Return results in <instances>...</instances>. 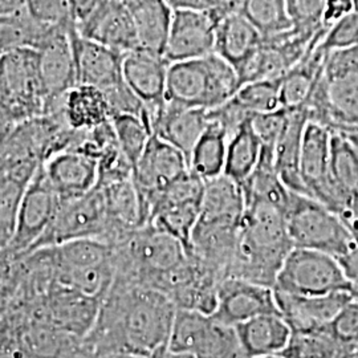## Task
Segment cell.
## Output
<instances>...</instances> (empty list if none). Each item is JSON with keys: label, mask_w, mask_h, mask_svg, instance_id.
Returning <instances> with one entry per match:
<instances>
[{"label": "cell", "mask_w": 358, "mask_h": 358, "mask_svg": "<svg viewBox=\"0 0 358 358\" xmlns=\"http://www.w3.org/2000/svg\"><path fill=\"white\" fill-rule=\"evenodd\" d=\"M355 13H358V0H355Z\"/></svg>", "instance_id": "56"}, {"label": "cell", "mask_w": 358, "mask_h": 358, "mask_svg": "<svg viewBox=\"0 0 358 358\" xmlns=\"http://www.w3.org/2000/svg\"><path fill=\"white\" fill-rule=\"evenodd\" d=\"M3 250H4V248L0 245V263H1V255H3Z\"/></svg>", "instance_id": "57"}, {"label": "cell", "mask_w": 358, "mask_h": 358, "mask_svg": "<svg viewBox=\"0 0 358 358\" xmlns=\"http://www.w3.org/2000/svg\"><path fill=\"white\" fill-rule=\"evenodd\" d=\"M0 103L19 122L45 113L47 96L35 48L19 47L0 55Z\"/></svg>", "instance_id": "9"}, {"label": "cell", "mask_w": 358, "mask_h": 358, "mask_svg": "<svg viewBox=\"0 0 358 358\" xmlns=\"http://www.w3.org/2000/svg\"><path fill=\"white\" fill-rule=\"evenodd\" d=\"M208 125L189 157V169L205 182L223 176L229 130L217 120L208 117Z\"/></svg>", "instance_id": "31"}, {"label": "cell", "mask_w": 358, "mask_h": 358, "mask_svg": "<svg viewBox=\"0 0 358 358\" xmlns=\"http://www.w3.org/2000/svg\"><path fill=\"white\" fill-rule=\"evenodd\" d=\"M282 77H273L247 83L230 99L231 103L245 115L273 112L280 105Z\"/></svg>", "instance_id": "36"}, {"label": "cell", "mask_w": 358, "mask_h": 358, "mask_svg": "<svg viewBox=\"0 0 358 358\" xmlns=\"http://www.w3.org/2000/svg\"><path fill=\"white\" fill-rule=\"evenodd\" d=\"M285 220L294 248L313 250L338 259L353 243L352 224L307 195L291 192Z\"/></svg>", "instance_id": "6"}, {"label": "cell", "mask_w": 358, "mask_h": 358, "mask_svg": "<svg viewBox=\"0 0 358 358\" xmlns=\"http://www.w3.org/2000/svg\"><path fill=\"white\" fill-rule=\"evenodd\" d=\"M294 248L282 208L259 199L245 201L236 254L227 278L272 288Z\"/></svg>", "instance_id": "2"}, {"label": "cell", "mask_w": 358, "mask_h": 358, "mask_svg": "<svg viewBox=\"0 0 358 358\" xmlns=\"http://www.w3.org/2000/svg\"><path fill=\"white\" fill-rule=\"evenodd\" d=\"M348 349L358 344V296L352 297L327 325L321 327Z\"/></svg>", "instance_id": "40"}, {"label": "cell", "mask_w": 358, "mask_h": 358, "mask_svg": "<svg viewBox=\"0 0 358 358\" xmlns=\"http://www.w3.org/2000/svg\"><path fill=\"white\" fill-rule=\"evenodd\" d=\"M217 23L206 10L173 11L165 59L171 64L214 53Z\"/></svg>", "instance_id": "16"}, {"label": "cell", "mask_w": 358, "mask_h": 358, "mask_svg": "<svg viewBox=\"0 0 358 358\" xmlns=\"http://www.w3.org/2000/svg\"><path fill=\"white\" fill-rule=\"evenodd\" d=\"M317 34L309 36L291 28L282 34L263 38L260 45L236 72L241 87L252 81L284 76L304 56Z\"/></svg>", "instance_id": "14"}, {"label": "cell", "mask_w": 358, "mask_h": 358, "mask_svg": "<svg viewBox=\"0 0 358 358\" xmlns=\"http://www.w3.org/2000/svg\"><path fill=\"white\" fill-rule=\"evenodd\" d=\"M243 358L278 356L288 345L292 329L280 313L262 315L235 327Z\"/></svg>", "instance_id": "26"}, {"label": "cell", "mask_w": 358, "mask_h": 358, "mask_svg": "<svg viewBox=\"0 0 358 358\" xmlns=\"http://www.w3.org/2000/svg\"><path fill=\"white\" fill-rule=\"evenodd\" d=\"M176 312L166 294L115 278L83 343L94 357L127 353L152 358L169 345Z\"/></svg>", "instance_id": "1"}, {"label": "cell", "mask_w": 358, "mask_h": 358, "mask_svg": "<svg viewBox=\"0 0 358 358\" xmlns=\"http://www.w3.org/2000/svg\"><path fill=\"white\" fill-rule=\"evenodd\" d=\"M189 170L187 158L177 148L155 134L150 137L131 174L141 201L145 226L149 224L155 201Z\"/></svg>", "instance_id": "11"}, {"label": "cell", "mask_w": 358, "mask_h": 358, "mask_svg": "<svg viewBox=\"0 0 358 358\" xmlns=\"http://www.w3.org/2000/svg\"><path fill=\"white\" fill-rule=\"evenodd\" d=\"M321 48L331 52L358 45V13H350L333 24L321 40Z\"/></svg>", "instance_id": "43"}, {"label": "cell", "mask_w": 358, "mask_h": 358, "mask_svg": "<svg viewBox=\"0 0 358 358\" xmlns=\"http://www.w3.org/2000/svg\"><path fill=\"white\" fill-rule=\"evenodd\" d=\"M248 358H284L282 356H264V357H248Z\"/></svg>", "instance_id": "55"}, {"label": "cell", "mask_w": 358, "mask_h": 358, "mask_svg": "<svg viewBox=\"0 0 358 358\" xmlns=\"http://www.w3.org/2000/svg\"><path fill=\"white\" fill-rule=\"evenodd\" d=\"M72 43L76 62L77 85H90L101 92L113 90L124 83V55L80 35L72 27Z\"/></svg>", "instance_id": "22"}, {"label": "cell", "mask_w": 358, "mask_h": 358, "mask_svg": "<svg viewBox=\"0 0 358 358\" xmlns=\"http://www.w3.org/2000/svg\"><path fill=\"white\" fill-rule=\"evenodd\" d=\"M280 313L273 288L238 278H226L217 287V308L213 316L236 327L262 315Z\"/></svg>", "instance_id": "17"}, {"label": "cell", "mask_w": 358, "mask_h": 358, "mask_svg": "<svg viewBox=\"0 0 358 358\" xmlns=\"http://www.w3.org/2000/svg\"><path fill=\"white\" fill-rule=\"evenodd\" d=\"M120 1H125V0H120Z\"/></svg>", "instance_id": "58"}, {"label": "cell", "mask_w": 358, "mask_h": 358, "mask_svg": "<svg viewBox=\"0 0 358 358\" xmlns=\"http://www.w3.org/2000/svg\"><path fill=\"white\" fill-rule=\"evenodd\" d=\"M288 117L289 110L284 108H279L273 112L251 115V127L262 143V150L275 153L276 142L282 134V129L285 128Z\"/></svg>", "instance_id": "41"}, {"label": "cell", "mask_w": 358, "mask_h": 358, "mask_svg": "<svg viewBox=\"0 0 358 358\" xmlns=\"http://www.w3.org/2000/svg\"><path fill=\"white\" fill-rule=\"evenodd\" d=\"M27 13L38 23L60 26L75 22L71 0H24Z\"/></svg>", "instance_id": "42"}, {"label": "cell", "mask_w": 358, "mask_h": 358, "mask_svg": "<svg viewBox=\"0 0 358 358\" xmlns=\"http://www.w3.org/2000/svg\"><path fill=\"white\" fill-rule=\"evenodd\" d=\"M309 121L358 131V45L329 53L307 106Z\"/></svg>", "instance_id": "4"}, {"label": "cell", "mask_w": 358, "mask_h": 358, "mask_svg": "<svg viewBox=\"0 0 358 358\" xmlns=\"http://www.w3.org/2000/svg\"><path fill=\"white\" fill-rule=\"evenodd\" d=\"M263 36L241 13L220 19L215 29V53L238 72L260 45Z\"/></svg>", "instance_id": "29"}, {"label": "cell", "mask_w": 358, "mask_h": 358, "mask_svg": "<svg viewBox=\"0 0 358 358\" xmlns=\"http://www.w3.org/2000/svg\"><path fill=\"white\" fill-rule=\"evenodd\" d=\"M327 32L328 28L321 29L304 56L282 77L280 105L284 109L294 110L307 106L329 56V52L324 51L320 45Z\"/></svg>", "instance_id": "24"}, {"label": "cell", "mask_w": 358, "mask_h": 358, "mask_svg": "<svg viewBox=\"0 0 358 358\" xmlns=\"http://www.w3.org/2000/svg\"><path fill=\"white\" fill-rule=\"evenodd\" d=\"M41 170L62 199L92 192L99 183V161L80 149L69 148L51 154Z\"/></svg>", "instance_id": "20"}, {"label": "cell", "mask_w": 358, "mask_h": 358, "mask_svg": "<svg viewBox=\"0 0 358 358\" xmlns=\"http://www.w3.org/2000/svg\"><path fill=\"white\" fill-rule=\"evenodd\" d=\"M331 130L316 121H308L300 153V178L304 194L337 214L331 186Z\"/></svg>", "instance_id": "15"}, {"label": "cell", "mask_w": 358, "mask_h": 358, "mask_svg": "<svg viewBox=\"0 0 358 358\" xmlns=\"http://www.w3.org/2000/svg\"><path fill=\"white\" fill-rule=\"evenodd\" d=\"M75 23L48 27L35 45L38 53L41 81L47 96L45 113L53 103L64 97L68 90L77 85L76 62L72 43V27Z\"/></svg>", "instance_id": "13"}, {"label": "cell", "mask_w": 358, "mask_h": 358, "mask_svg": "<svg viewBox=\"0 0 358 358\" xmlns=\"http://www.w3.org/2000/svg\"><path fill=\"white\" fill-rule=\"evenodd\" d=\"M292 29L313 36L322 28L325 0H284ZM329 29V28H328Z\"/></svg>", "instance_id": "39"}, {"label": "cell", "mask_w": 358, "mask_h": 358, "mask_svg": "<svg viewBox=\"0 0 358 358\" xmlns=\"http://www.w3.org/2000/svg\"><path fill=\"white\" fill-rule=\"evenodd\" d=\"M239 88L235 68L215 52L169 65L166 101L177 106L211 110L227 103Z\"/></svg>", "instance_id": "5"}, {"label": "cell", "mask_w": 358, "mask_h": 358, "mask_svg": "<svg viewBox=\"0 0 358 358\" xmlns=\"http://www.w3.org/2000/svg\"><path fill=\"white\" fill-rule=\"evenodd\" d=\"M108 236L109 217L105 198L101 189L96 186L85 195L62 199L51 226L32 251L77 239H99L106 243Z\"/></svg>", "instance_id": "10"}, {"label": "cell", "mask_w": 358, "mask_h": 358, "mask_svg": "<svg viewBox=\"0 0 358 358\" xmlns=\"http://www.w3.org/2000/svg\"><path fill=\"white\" fill-rule=\"evenodd\" d=\"M355 11V0H325L322 24L331 28L344 16Z\"/></svg>", "instance_id": "45"}, {"label": "cell", "mask_w": 358, "mask_h": 358, "mask_svg": "<svg viewBox=\"0 0 358 358\" xmlns=\"http://www.w3.org/2000/svg\"><path fill=\"white\" fill-rule=\"evenodd\" d=\"M100 1L101 0H71L72 13L76 24L83 22L100 4Z\"/></svg>", "instance_id": "47"}, {"label": "cell", "mask_w": 358, "mask_h": 358, "mask_svg": "<svg viewBox=\"0 0 358 358\" xmlns=\"http://www.w3.org/2000/svg\"><path fill=\"white\" fill-rule=\"evenodd\" d=\"M27 13L24 0H0V19Z\"/></svg>", "instance_id": "48"}, {"label": "cell", "mask_w": 358, "mask_h": 358, "mask_svg": "<svg viewBox=\"0 0 358 358\" xmlns=\"http://www.w3.org/2000/svg\"><path fill=\"white\" fill-rule=\"evenodd\" d=\"M77 29L81 36L122 55L138 50L133 17L120 0H101L83 22L77 23Z\"/></svg>", "instance_id": "19"}, {"label": "cell", "mask_w": 358, "mask_h": 358, "mask_svg": "<svg viewBox=\"0 0 358 358\" xmlns=\"http://www.w3.org/2000/svg\"><path fill=\"white\" fill-rule=\"evenodd\" d=\"M349 349L338 344L324 328L294 331L280 355L284 358H341Z\"/></svg>", "instance_id": "35"}, {"label": "cell", "mask_w": 358, "mask_h": 358, "mask_svg": "<svg viewBox=\"0 0 358 358\" xmlns=\"http://www.w3.org/2000/svg\"><path fill=\"white\" fill-rule=\"evenodd\" d=\"M62 113L66 125L77 131L97 128L110 117L103 92L80 84L65 93Z\"/></svg>", "instance_id": "30"}, {"label": "cell", "mask_w": 358, "mask_h": 358, "mask_svg": "<svg viewBox=\"0 0 358 358\" xmlns=\"http://www.w3.org/2000/svg\"><path fill=\"white\" fill-rule=\"evenodd\" d=\"M353 243L345 255L338 257V263L343 267L348 280L352 284L355 294L358 296V223L352 224Z\"/></svg>", "instance_id": "44"}, {"label": "cell", "mask_w": 358, "mask_h": 358, "mask_svg": "<svg viewBox=\"0 0 358 358\" xmlns=\"http://www.w3.org/2000/svg\"><path fill=\"white\" fill-rule=\"evenodd\" d=\"M289 110V109H288ZM309 121L307 108L289 110V117L275 146L273 164L278 176L291 192L304 194L300 178V153L304 129Z\"/></svg>", "instance_id": "28"}, {"label": "cell", "mask_w": 358, "mask_h": 358, "mask_svg": "<svg viewBox=\"0 0 358 358\" xmlns=\"http://www.w3.org/2000/svg\"><path fill=\"white\" fill-rule=\"evenodd\" d=\"M96 358H146L141 356H134V355H127V353H108V355H101Z\"/></svg>", "instance_id": "52"}, {"label": "cell", "mask_w": 358, "mask_h": 358, "mask_svg": "<svg viewBox=\"0 0 358 358\" xmlns=\"http://www.w3.org/2000/svg\"><path fill=\"white\" fill-rule=\"evenodd\" d=\"M331 186L337 214L358 223V149L345 133L331 130Z\"/></svg>", "instance_id": "21"}, {"label": "cell", "mask_w": 358, "mask_h": 358, "mask_svg": "<svg viewBox=\"0 0 358 358\" xmlns=\"http://www.w3.org/2000/svg\"><path fill=\"white\" fill-rule=\"evenodd\" d=\"M167 6L176 10H208L210 0H165Z\"/></svg>", "instance_id": "49"}, {"label": "cell", "mask_w": 358, "mask_h": 358, "mask_svg": "<svg viewBox=\"0 0 358 358\" xmlns=\"http://www.w3.org/2000/svg\"><path fill=\"white\" fill-rule=\"evenodd\" d=\"M167 349L192 358H243L235 327L189 309H177Z\"/></svg>", "instance_id": "8"}, {"label": "cell", "mask_w": 358, "mask_h": 358, "mask_svg": "<svg viewBox=\"0 0 358 358\" xmlns=\"http://www.w3.org/2000/svg\"><path fill=\"white\" fill-rule=\"evenodd\" d=\"M272 288L275 292L306 297L355 294L336 257L304 248H294L289 252Z\"/></svg>", "instance_id": "7"}, {"label": "cell", "mask_w": 358, "mask_h": 358, "mask_svg": "<svg viewBox=\"0 0 358 358\" xmlns=\"http://www.w3.org/2000/svg\"><path fill=\"white\" fill-rule=\"evenodd\" d=\"M239 13L255 27L263 38L292 28L284 0H243Z\"/></svg>", "instance_id": "37"}, {"label": "cell", "mask_w": 358, "mask_h": 358, "mask_svg": "<svg viewBox=\"0 0 358 358\" xmlns=\"http://www.w3.org/2000/svg\"><path fill=\"white\" fill-rule=\"evenodd\" d=\"M355 296L357 294L338 292L306 297L275 292L279 312L291 327L292 332L313 331L327 325Z\"/></svg>", "instance_id": "23"}, {"label": "cell", "mask_w": 358, "mask_h": 358, "mask_svg": "<svg viewBox=\"0 0 358 358\" xmlns=\"http://www.w3.org/2000/svg\"><path fill=\"white\" fill-rule=\"evenodd\" d=\"M60 203V195L38 167L23 195L13 238L4 248L7 255L17 259L31 252L51 226Z\"/></svg>", "instance_id": "12"}, {"label": "cell", "mask_w": 358, "mask_h": 358, "mask_svg": "<svg viewBox=\"0 0 358 358\" xmlns=\"http://www.w3.org/2000/svg\"><path fill=\"white\" fill-rule=\"evenodd\" d=\"M346 136L353 141V143L357 146L358 149V131H353V133H345Z\"/></svg>", "instance_id": "54"}, {"label": "cell", "mask_w": 358, "mask_h": 358, "mask_svg": "<svg viewBox=\"0 0 358 358\" xmlns=\"http://www.w3.org/2000/svg\"><path fill=\"white\" fill-rule=\"evenodd\" d=\"M19 124L17 118L13 115V112L4 105L0 103V140L11 130V129Z\"/></svg>", "instance_id": "50"}, {"label": "cell", "mask_w": 358, "mask_h": 358, "mask_svg": "<svg viewBox=\"0 0 358 358\" xmlns=\"http://www.w3.org/2000/svg\"><path fill=\"white\" fill-rule=\"evenodd\" d=\"M250 118L242 122L229 137L223 171L226 177L241 186L252 176L262 155V143L251 127Z\"/></svg>", "instance_id": "33"}, {"label": "cell", "mask_w": 358, "mask_h": 358, "mask_svg": "<svg viewBox=\"0 0 358 358\" xmlns=\"http://www.w3.org/2000/svg\"><path fill=\"white\" fill-rule=\"evenodd\" d=\"M245 199L241 185L224 174L205 182L199 219L242 222Z\"/></svg>", "instance_id": "32"}, {"label": "cell", "mask_w": 358, "mask_h": 358, "mask_svg": "<svg viewBox=\"0 0 358 358\" xmlns=\"http://www.w3.org/2000/svg\"><path fill=\"white\" fill-rule=\"evenodd\" d=\"M341 358H358V344L350 348Z\"/></svg>", "instance_id": "53"}, {"label": "cell", "mask_w": 358, "mask_h": 358, "mask_svg": "<svg viewBox=\"0 0 358 358\" xmlns=\"http://www.w3.org/2000/svg\"><path fill=\"white\" fill-rule=\"evenodd\" d=\"M243 0H210L208 13L214 16V19L219 22L224 16L231 13H239Z\"/></svg>", "instance_id": "46"}, {"label": "cell", "mask_w": 358, "mask_h": 358, "mask_svg": "<svg viewBox=\"0 0 358 358\" xmlns=\"http://www.w3.org/2000/svg\"><path fill=\"white\" fill-rule=\"evenodd\" d=\"M136 27L138 50L165 57L173 10L165 0H125Z\"/></svg>", "instance_id": "27"}, {"label": "cell", "mask_w": 358, "mask_h": 358, "mask_svg": "<svg viewBox=\"0 0 358 358\" xmlns=\"http://www.w3.org/2000/svg\"><path fill=\"white\" fill-rule=\"evenodd\" d=\"M169 65L164 56L142 50L129 52L122 59L124 81L145 105L150 125L166 103Z\"/></svg>", "instance_id": "18"}, {"label": "cell", "mask_w": 358, "mask_h": 358, "mask_svg": "<svg viewBox=\"0 0 358 358\" xmlns=\"http://www.w3.org/2000/svg\"><path fill=\"white\" fill-rule=\"evenodd\" d=\"M27 183L0 177V245L6 248L13 238Z\"/></svg>", "instance_id": "38"}, {"label": "cell", "mask_w": 358, "mask_h": 358, "mask_svg": "<svg viewBox=\"0 0 358 358\" xmlns=\"http://www.w3.org/2000/svg\"><path fill=\"white\" fill-rule=\"evenodd\" d=\"M109 120L115 130L117 143L133 169L153 136L152 125L148 118L136 115H115Z\"/></svg>", "instance_id": "34"}, {"label": "cell", "mask_w": 358, "mask_h": 358, "mask_svg": "<svg viewBox=\"0 0 358 358\" xmlns=\"http://www.w3.org/2000/svg\"><path fill=\"white\" fill-rule=\"evenodd\" d=\"M115 278L141 284L164 294L167 282L187 260L185 245L152 224L112 245Z\"/></svg>", "instance_id": "3"}, {"label": "cell", "mask_w": 358, "mask_h": 358, "mask_svg": "<svg viewBox=\"0 0 358 358\" xmlns=\"http://www.w3.org/2000/svg\"><path fill=\"white\" fill-rule=\"evenodd\" d=\"M152 358H192V356H187V355H179V353H174L169 349H164L161 352H158L157 355H154Z\"/></svg>", "instance_id": "51"}, {"label": "cell", "mask_w": 358, "mask_h": 358, "mask_svg": "<svg viewBox=\"0 0 358 358\" xmlns=\"http://www.w3.org/2000/svg\"><path fill=\"white\" fill-rule=\"evenodd\" d=\"M208 110L165 103L152 121L153 134L177 148L187 158L208 125Z\"/></svg>", "instance_id": "25"}]
</instances>
